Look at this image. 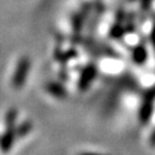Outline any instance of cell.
<instances>
[{
    "label": "cell",
    "instance_id": "obj_2",
    "mask_svg": "<svg viewBox=\"0 0 155 155\" xmlns=\"http://www.w3.org/2000/svg\"><path fill=\"white\" fill-rule=\"evenodd\" d=\"M79 155H108V154H101V153H95V152H84Z\"/></svg>",
    "mask_w": 155,
    "mask_h": 155
},
{
    "label": "cell",
    "instance_id": "obj_1",
    "mask_svg": "<svg viewBox=\"0 0 155 155\" xmlns=\"http://www.w3.org/2000/svg\"><path fill=\"white\" fill-rule=\"evenodd\" d=\"M16 69L17 70L14 74V78H13V85H14V87H21V85L24 83L25 77L27 75V72H28L29 69L28 59H25V58L22 59L19 61Z\"/></svg>",
    "mask_w": 155,
    "mask_h": 155
},
{
    "label": "cell",
    "instance_id": "obj_3",
    "mask_svg": "<svg viewBox=\"0 0 155 155\" xmlns=\"http://www.w3.org/2000/svg\"><path fill=\"white\" fill-rule=\"evenodd\" d=\"M152 143L153 144H155V133L153 134V136H152Z\"/></svg>",
    "mask_w": 155,
    "mask_h": 155
}]
</instances>
